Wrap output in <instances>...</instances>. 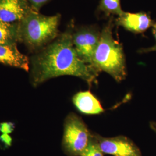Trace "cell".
I'll return each mask as SVG.
<instances>
[{
  "mask_svg": "<svg viewBox=\"0 0 156 156\" xmlns=\"http://www.w3.org/2000/svg\"><path fill=\"white\" fill-rule=\"evenodd\" d=\"M33 10L28 0H0V19L18 24Z\"/></svg>",
  "mask_w": 156,
  "mask_h": 156,
  "instance_id": "cell-7",
  "label": "cell"
},
{
  "mask_svg": "<svg viewBox=\"0 0 156 156\" xmlns=\"http://www.w3.org/2000/svg\"><path fill=\"white\" fill-rule=\"evenodd\" d=\"M101 33L94 27H82L73 32V42L79 57L93 66L95 51L99 43Z\"/></svg>",
  "mask_w": 156,
  "mask_h": 156,
  "instance_id": "cell-5",
  "label": "cell"
},
{
  "mask_svg": "<svg viewBox=\"0 0 156 156\" xmlns=\"http://www.w3.org/2000/svg\"><path fill=\"white\" fill-rule=\"evenodd\" d=\"M73 26L66 31L31 58L32 84L34 86L52 78L73 76L85 81L90 87L98 84L100 72L78 56L73 42Z\"/></svg>",
  "mask_w": 156,
  "mask_h": 156,
  "instance_id": "cell-1",
  "label": "cell"
},
{
  "mask_svg": "<svg viewBox=\"0 0 156 156\" xmlns=\"http://www.w3.org/2000/svg\"><path fill=\"white\" fill-rule=\"evenodd\" d=\"M150 125H151V126L155 127L156 128V122H151L150 123Z\"/></svg>",
  "mask_w": 156,
  "mask_h": 156,
  "instance_id": "cell-18",
  "label": "cell"
},
{
  "mask_svg": "<svg viewBox=\"0 0 156 156\" xmlns=\"http://www.w3.org/2000/svg\"><path fill=\"white\" fill-rule=\"evenodd\" d=\"M78 111L87 115H99L105 111L100 101L90 90L79 91L73 97Z\"/></svg>",
  "mask_w": 156,
  "mask_h": 156,
  "instance_id": "cell-9",
  "label": "cell"
},
{
  "mask_svg": "<svg viewBox=\"0 0 156 156\" xmlns=\"http://www.w3.org/2000/svg\"><path fill=\"white\" fill-rule=\"evenodd\" d=\"M49 1L50 0H28L32 9L37 12H39L41 8Z\"/></svg>",
  "mask_w": 156,
  "mask_h": 156,
  "instance_id": "cell-14",
  "label": "cell"
},
{
  "mask_svg": "<svg viewBox=\"0 0 156 156\" xmlns=\"http://www.w3.org/2000/svg\"><path fill=\"white\" fill-rule=\"evenodd\" d=\"M103 153L101 151L98 146L93 138L89 146L84 151L81 156H103Z\"/></svg>",
  "mask_w": 156,
  "mask_h": 156,
  "instance_id": "cell-13",
  "label": "cell"
},
{
  "mask_svg": "<svg viewBox=\"0 0 156 156\" xmlns=\"http://www.w3.org/2000/svg\"><path fill=\"white\" fill-rule=\"evenodd\" d=\"M61 15L45 16L39 12H30L18 23L19 41L31 50H41L59 35Z\"/></svg>",
  "mask_w": 156,
  "mask_h": 156,
  "instance_id": "cell-3",
  "label": "cell"
},
{
  "mask_svg": "<svg viewBox=\"0 0 156 156\" xmlns=\"http://www.w3.org/2000/svg\"><path fill=\"white\" fill-rule=\"evenodd\" d=\"M90 132L81 117L74 113L67 116L64 126L62 146L70 156H81L93 140Z\"/></svg>",
  "mask_w": 156,
  "mask_h": 156,
  "instance_id": "cell-4",
  "label": "cell"
},
{
  "mask_svg": "<svg viewBox=\"0 0 156 156\" xmlns=\"http://www.w3.org/2000/svg\"><path fill=\"white\" fill-rule=\"evenodd\" d=\"M112 23V20H109L101 32L93 66L100 73H107L116 82H121L127 75L126 57L122 45L113 38Z\"/></svg>",
  "mask_w": 156,
  "mask_h": 156,
  "instance_id": "cell-2",
  "label": "cell"
},
{
  "mask_svg": "<svg viewBox=\"0 0 156 156\" xmlns=\"http://www.w3.org/2000/svg\"><path fill=\"white\" fill-rule=\"evenodd\" d=\"M152 27H153V34L154 35V37L156 41V23L153 24Z\"/></svg>",
  "mask_w": 156,
  "mask_h": 156,
  "instance_id": "cell-16",
  "label": "cell"
},
{
  "mask_svg": "<svg viewBox=\"0 0 156 156\" xmlns=\"http://www.w3.org/2000/svg\"><path fill=\"white\" fill-rule=\"evenodd\" d=\"M93 138L103 154L113 156H142L140 148L125 136L105 138L93 134Z\"/></svg>",
  "mask_w": 156,
  "mask_h": 156,
  "instance_id": "cell-6",
  "label": "cell"
},
{
  "mask_svg": "<svg viewBox=\"0 0 156 156\" xmlns=\"http://www.w3.org/2000/svg\"><path fill=\"white\" fill-rule=\"evenodd\" d=\"M150 127H151V129L155 133V134H156V128L155 127H154V126H151V125H150Z\"/></svg>",
  "mask_w": 156,
  "mask_h": 156,
  "instance_id": "cell-17",
  "label": "cell"
},
{
  "mask_svg": "<svg viewBox=\"0 0 156 156\" xmlns=\"http://www.w3.org/2000/svg\"><path fill=\"white\" fill-rule=\"evenodd\" d=\"M19 42L18 24H9L0 19V44L16 45Z\"/></svg>",
  "mask_w": 156,
  "mask_h": 156,
  "instance_id": "cell-11",
  "label": "cell"
},
{
  "mask_svg": "<svg viewBox=\"0 0 156 156\" xmlns=\"http://www.w3.org/2000/svg\"><path fill=\"white\" fill-rule=\"evenodd\" d=\"M153 51H156V44L153 46L146 48H142L138 51L140 53H150Z\"/></svg>",
  "mask_w": 156,
  "mask_h": 156,
  "instance_id": "cell-15",
  "label": "cell"
},
{
  "mask_svg": "<svg viewBox=\"0 0 156 156\" xmlns=\"http://www.w3.org/2000/svg\"><path fill=\"white\" fill-rule=\"evenodd\" d=\"M0 62L26 71H28L30 68L28 57L19 50L17 45L0 44Z\"/></svg>",
  "mask_w": 156,
  "mask_h": 156,
  "instance_id": "cell-10",
  "label": "cell"
},
{
  "mask_svg": "<svg viewBox=\"0 0 156 156\" xmlns=\"http://www.w3.org/2000/svg\"><path fill=\"white\" fill-rule=\"evenodd\" d=\"M117 26H122L129 31L143 33L152 27L153 22L150 16L145 12H123L116 20Z\"/></svg>",
  "mask_w": 156,
  "mask_h": 156,
  "instance_id": "cell-8",
  "label": "cell"
},
{
  "mask_svg": "<svg viewBox=\"0 0 156 156\" xmlns=\"http://www.w3.org/2000/svg\"><path fill=\"white\" fill-rule=\"evenodd\" d=\"M98 8L108 16L116 15L119 16L124 12L121 7L120 0H101Z\"/></svg>",
  "mask_w": 156,
  "mask_h": 156,
  "instance_id": "cell-12",
  "label": "cell"
}]
</instances>
